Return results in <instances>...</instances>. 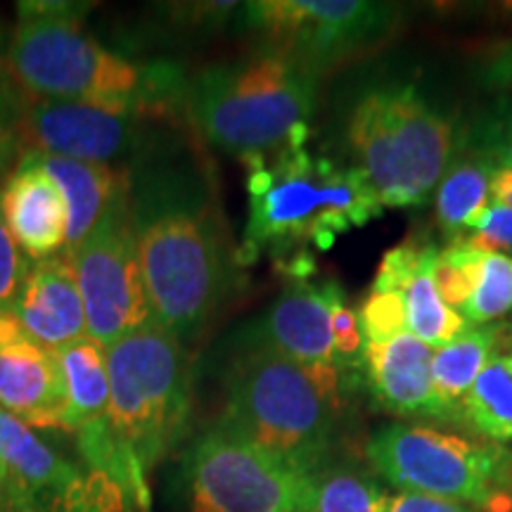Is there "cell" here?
<instances>
[{
    "label": "cell",
    "mask_w": 512,
    "mask_h": 512,
    "mask_svg": "<svg viewBox=\"0 0 512 512\" xmlns=\"http://www.w3.org/2000/svg\"><path fill=\"white\" fill-rule=\"evenodd\" d=\"M344 145L384 209L422 207L456 152V124L413 83L384 81L351 102Z\"/></svg>",
    "instance_id": "cell-7"
},
{
    "label": "cell",
    "mask_w": 512,
    "mask_h": 512,
    "mask_svg": "<svg viewBox=\"0 0 512 512\" xmlns=\"http://www.w3.org/2000/svg\"><path fill=\"white\" fill-rule=\"evenodd\" d=\"M306 477L221 422L197 434L178 465L188 512H299Z\"/></svg>",
    "instance_id": "cell-10"
},
{
    "label": "cell",
    "mask_w": 512,
    "mask_h": 512,
    "mask_svg": "<svg viewBox=\"0 0 512 512\" xmlns=\"http://www.w3.org/2000/svg\"><path fill=\"white\" fill-rule=\"evenodd\" d=\"M0 460L24 484L41 512H110L124 491L93 472L91 479L57 448L38 437L27 422L0 406Z\"/></svg>",
    "instance_id": "cell-13"
},
{
    "label": "cell",
    "mask_w": 512,
    "mask_h": 512,
    "mask_svg": "<svg viewBox=\"0 0 512 512\" xmlns=\"http://www.w3.org/2000/svg\"><path fill=\"white\" fill-rule=\"evenodd\" d=\"M8 46H10V36L5 34L3 27H0V93L15 86L8 74Z\"/></svg>",
    "instance_id": "cell-39"
},
{
    "label": "cell",
    "mask_w": 512,
    "mask_h": 512,
    "mask_svg": "<svg viewBox=\"0 0 512 512\" xmlns=\"http://www.w3.org/2000/svg\"><path fill=\"white\" fill-rule=\"evenodd\" d=\"M91 3H19L8 74L27 98L74 100L181 119L190 74L166 57H131L83 29Z\"/></svg>",
    "instance_id": "cell-2"
},
{
    "label": "cell",
    "mask_w": 512,
    "mask_h": 512,
    "mask_svg": "<svg viewBox=\"0 0 512 512\" xmlns=\"http://www.w3.org/2000/svg\"><path fill=\"white\" fill-rule=\"evenodd\" d=\"M126 171L152 316L190 349L219 316L235 278L216 176L181 121L159 128Z\"/></svg>",
    "instance_id": "cell-1"
},
{
    "label": "cell",
    "mask_w": 512,
    "mask_h": 512,
    "mask_svg": "<svg viewBox=\"0 0 512 512\" xmlns=\"http://www.w3.org/2000/svg\"><path fill=\"white\" fill-rule=\"evenodd\" d=\"M432 351L411 332L366 344L363 380L384 413L403 420L458 422V413L441 399L432 382Z\"/></svg>",
    "instance_id": "cell-15"
},
{
    "label": "cell",
    "mask_w": 512,
    "mask_h": 512,
    "mask_svg": "<svg viewBox=\"0 0 512 512\" xmlns=\"http://www.w3.org/2000/svg\"><path fill=\"white\" fill-rule=\"evenodd\" d=\"M332 342H335L337 366L363 370V351L366 337L358 325V313L347 304V294H339L332 306Z\"/></svg>",
    "instance_id": "cell-30"
},
{
    "label": "cell",
    "mask_w": 512,
    "mask_h": 512,
    "mask_svg": "<svg viewBox=\"0 0 512 512\" xmlns=\"http://www.w3.org/2000/svg\"><path fill=\"white\" fill-rule=\"evenodd\" d=\"M498 166L496 157L482 147L470 145L463 155L453 157L441 176L434 197L437 223L448 242H456L470 230L479 214L489 207V181Z\"/></svg>",
    "instance_id": "cell-22"
},
{
    "label": "cell",
    "mask_w": 512,
    "mask_h": 512,
    "mask_svg": "<svg viewBox=\"0 0 512 512\" xmlns=\"http://www.w3.org/2000/svg\"><path fill=\"white\" fill-rule=\"evenodd\" d=\"M323 76L290 55L254 48L190 74L183 117L204 143L242 159L306 145Z\"/></svg>",
    "instance_id": "cell-4"
},
{
    "label": "cell",
    "mask_w": 512,
    "mask_h": 512,
    "mask_svg": "<svg viewBox=\"0 0 512 512\" xmlns=\"http://www.w3.org/2000/svg\"><path fill=\"white\" fill-rule=\"evenodd\" d=\"M0 216L31 261L53 259L67 249V207L62 192L29 155L0 185Z\"/></svg>",
    "instance_id": "cell-17"
},
{
    "label": "cell",
    "mask_w": 512,
    "mask_h": 512,
    "mask_svg": "<svg viewBox=\"0 0 512 512\" xmlns=\"http://www.w3.org/2000/svg\"><path fill=\"white\" fill-rule=\"evenodd\" d=\"M169 121L178 119L93 102L22 95L17 133L22 152L128 169Z\"/></svg>",
    "instance_id": "cell-12"
},
{
    "label": "cell",
    "mask_w": 512,
    "mask_h": 512,
    "mask_svg": "<svg viewBox=\"0 0 512 512\" xmlns=\"http://www.w3.org/2000/svg\"><path fill=\"white\" fill-rule=\"evenodd\" d=\"M247 245L273 254L316 245L332 247L337 235L382 216V202L354 164L313 155L290 145L249 157Z\"/></svg>",
    "instance_id": "cell-6"
},
{
    "label": "cell",
    "mask_w": 512,
    "mask_h": 512,
    "mask_svg": "<svg viewBox=\"0 0 512 512\" xmlns=\"http://www.w3.org/2000/svg\"><path fill=\"white\" fill-rule=\"evenodd\" d=\"M380 512H479L470 505L448 501V498L415 494V491H399L387 494Z\"/></svg>",
    "instance_id": "cell-34"
},
{
    "label": "cell",
    "mask_w": 512,
    "mask_h": 512,
    "mask_svg": "<svg viewBox=\"0 0 512 512\" xmlns=\"http://www.w3.org/2000/svg\"><path fill=\"white\" fill-rule=\"evenodd\" d=\"M12 316L24 335L50 351L88 335L86 309L67 254L31 264Z\"/></svg>",
    "instance_id": "cell-18"
},
{
    "label": "cell",
    "mask_w": 512,
    "mask_h": 512,
    "mask_svg": "<svg viewBox=\"0 0 512 512\" xmlns=\"http://www.w3.org/2000/svg\"><path fill=\"white\" fill-rule=\"evenodd\" d=\"M477 147L491 152L498 164L512 166V102L501 107V112L482 126V138Z\"/></svg>",
    "instance_id": "cell-33"
},
{
    "label": "cell",
    "mask_w": 512,
    "mask_h": 512,
    "mask_svg": "<svg viewBox=\"0 0 512 512\" xmlns=\"http://www.w3.org/2000/svg\"><path fill=\"white\" fill-rule=\"evenodd\" d=\"M512 311V256L484 252L472 297L460 311L470 325H491Z\"/></svg>",
    "instance_id": "cell-26"
},
{
    "label": "cell",
    "mask_w": 512,
    "mask_h": 512,
    "mask_svg": "<svg viewBox=\"0 0 512 512\" xmlns=\"http://www.w3.org/2000/svg\"><path fill=\"white\" fill-rule=\"evenodd\" d=\"M67 256L86 309L88 335L102 347H112L121 337L155 325L140 268L128 190Z\"/></svg>",
    "instance_id": "cell-11"
},
{
    "label": "cell",
    "mask_w": 512,
    "mask_h": 512,
    "mask_svg": "<svg viewBox=\"0 0 512 512\" xmlns=\"http://www.w3.org/2000/svg\"><path fill=\"white\" fill-rule=\"evenodd\" d=\"M34 261L22 252L0 216V313H12Z\"/></svg>",
    "instance_id": "cell-29"
},
{
    "label": "cell",
    "mask_w": 512,
    "mask_h": 512,
    "mask_svg": "<svg viewBox=\"0 0 512 512\" xmlns=\"http://www.w3.org/2000/svg\"><path fill=\"white\" fill-rule=\"evenodd\" d=\"M0 406L31 430H64V384L55 354L34 339L0 347Z\"/></svg>",
    "instance_id": "cell-19"
},
{
    "label": "cell",
    "mask_w": 512,
    "mask_h": 512,
    "mask_svg": "<svg viewBox=\"0 0 512 512\" xmlns=\"http://www.w3.org/2000/svg\"><path fill=\"white\" fill-rule=\"evenodd\" d=\"M484 252L470 247L463 240L448 242L444 249H439L437 259L432 266V280L437 287L441 302L448 309L463 311L467 299L475 292L479 271H482Z\"/></svg>",
    "instance_id": "cell-27"
},
{
    "label": "cell",
    "mask_w": 512,
    "mask_h": 512,
    "mask_svg": "<svg viewBox=\"0 0 512 512\" xmlns=\"http://www.w3.org/2000/svg\"><path fill=\"white\" fill-rule=\"evenodd\" d=\"M479 83L489 91H510L512 88V38L501 43L484 57L479 67Z\"/></svg>",
    "instance_id": "cell-35"
},
{
    "label": "cell",
    "mask_w": 512,
    "mask_h": 512,
    "mask_svg": "<svg viewBox=\"0 0 512 512\" xmlns=\"http://www.w3.org/2000/svg\"><path fill=\"white\" fill-rule=\"evenodd\" d=\"M356 313L366 344L389 342V339H396L403 332H408L406 302H403L399 292L370 290Z\"/></svg>",
    "instance_id": "cell-28"
},
{
    "label": "cell",
    "mask_w": 512,
    "mask_h": 512,
    "mask_svg": "<svg viewBox=\"0 0 512 512\" xmlns=\"http://www.w3.org/2000/svg\"><path fill=\"white\" fill-rule=\"evenodd\" d=\"M41 166L53 183L60 188L64 207H67V249L79 247L93 228L105 219L114 202L128 190V171L117 166L76 162L38 152H24Z\"/></svg>",
    "instance_id": "cell-21"
},
{
    "label": "cell",
    "mask_w": 512,
    "mask_h": 512,
    "mask_svg": "<svg viewBox=\"0 0 512 512\" xmlns=\"http://www.w3.org/2000/svg\"><path fill=\"white\" fill-rule=\"evenodd\" d=\"M0 512H41L24 484L0 460Z\"/></svg>",
    "instance_id": "cell-36"
},
{
    "label": "cell",
    "mask_w": 512,
    "mask_h": 512,
    "mask_svg": "<svg viewBox=\"0 0 512 512\" xmlns=\"http://www.w3.org/2000/svg\"><path fill=\"white\" fill-rule=\"evenodd\" d=\"M233 27L256 48L290 55L323 76L380 46L399 27V8L373 0H252L238 5Z\"/></svg>",
    "instance_id": "cell-9"
},
{
    "label": "cell",
    "mask_w": 512,
    "mask_h": 512,
    "mask_svg": "<svg viewBox=\"0 0 512 512\" xmlns=\"http://www.w3.org/2000/svg\"><path fill=\"white\" fill-rule=\"evenodd\" d=\"M505 325H470L456 342L432 351V382L453 411L482 373L501 342ZM460 422V418H458Z\"/></svg>",
    "instance_id": "cell-24"
},
{
    "label": "cell",
    "mask_w": 512,
    "mask_h": 512,
    "mask_svg": "<svg viewBox=\"0 0 512 512\" xmlns=\"http://www.w3.org/2000/svg\"><path fill=\"white\" fill-rule=\"evenodd\" d=\"M439 249L432 242L408 238L382 256V264L370 290L399 292L406 302L408 332L439 349L456 342L470 323L458 311L441 302L432 280V266Z\"/></svg>",
    "instance_id": "cell-16"
},
{
    "label": "cell",
    "mask_w": 512,
    "mask_h": 512,
    "mask_svg": "<svg viewBox=\"0 0 512 512\" xmlns=\"http://www.w3.org/2000/svg\"><path fill=\"white\" fill-rule=\"evenodd\" d=\"M460 240L479 252L512 256V209L489 204Z\"/></svg>",
    "instance_id": "cell-31"
},
{
    "label": "cell",
    "mask_w": 512,
    "mask_h": 512,
    "mask_svg": "<svg viewBox=\"0 0 512 512\" xmlns=\"http://www.w3.org/2000/svg\"><path fill=\"white\" fill-rule=\"evenodd\" d=\"M107 368L110 430L126 496L147 508V477L183 444L190 430L195 396L190 349L155 323L107 347Z\"/></svg>",
    "instance_id": "cell-5"
},
{
    "label": "cell",
    "mask_w": 512,
    "mask_h": 512,
    "mask_svg": "<svg viewBox=\"0 0 512 512\" xmlns=\"http://www.w3.org/2000/svg\"><path fill=\"white\" fill-rule=\"evenodd\" d=\"M366 458L399 491L448 498L479 512H512V453L501 444L392 422L373 432Z\"/></svg>",
    "instance_id": "cell-8"
},
{
    "label": "cell",
    "mask_w": 512,
    "mask_h": 512,
    "mask_svg": "<svg viewBox=\"0 0 512 512\" xmlns=\"http://www.w3.org/2000/svg\"><path fill=\"white\" fill-rule=\"evenodd\" d=\"M489 202L494 207L512 209V166L498 164L489 181Z\"/></svg>",
    "instance_id": "cell-37"
},
{
    "label": "cell",
    "mask_w": 512,
    "mask_h": 512,
    "mask_svg": "<svg viewBox=\"0 0 512 512\" xmlns=\"http://www.w3.org/2000/svg\"><path fill=\"white\" fill-rule=\"evenodd\" d=\"M460 425L491 444L512 441V330L503 328L501 342L482 373L460 401Z\"/></svg>",
    "instance_id": "cell-23"
},
{
    "label": "cell",
    "mask_w": 512,
    "mask_h": 512,
    "mask_svg": "<svg viewBox=\"0 0 512 512\" xmlns=\"http://www.w3.org/2000/svg\"><path fill=\"white\" fill-rule=\"evenodd\" d=\"M387 491L370 475L342 465H323L306 477L299 512H380Z\"/></svg>",
    "instance_id": "cell-25"
},
{
    "label": "cell",
    "mask_w": 512,
    "mask_h": 512,
    "mask_svg": "<svg viewBox=\"0 0 512 512\" xmlns=\"http://www.w3.org/2000/svg\"><path fill=\"white\" fill-rule=\"evenodd\" d=\"M221 425L311 475L328 465L354 392V368L304 366L264 349H230Z\"/></svg>",
    "instance_id": "cell-3"
},
{
    "label": "cell",
    "mask_w": 512,
    "mask_h": 512,
    "mask_svg": "<svg viewBox=\"0 0 512 512\" xmlns=\"http://www.w3.org/2000/svg\"><path fill=\"white\" fill-rule=\"evenodd\" d=\"M24 330L19 328L17 318L12 316V313H0V347H5V344H12V342H19V339H24Z\"/></svg>",
    "instance_id": "cell-38"
},
{
    "label": "cell",
    "mask_w": 512,
    "mask_h": 512,
    "mask_svg": "<svg viewBox=\"0 0 512 512\" xmlns=\"http://www.w3.org/2000/svg\"><path fill=\"white\" fill-rule=\"evenodd\" d=\"M339 294L344 290L335 280L287 287L259 316L233 332L230 349H264L304 366H337L332 306Z\"/></svg>",
    "instance_id": "cell-14"
},
{
    "label": "cell",
    "mask_w": 512,
    "mask_h": 512,
    "mask_svg": "<svg viewBox=\"0 0 512 512\" xmlns=\"http://www.w3.org/2000/svg\"><path fill=\"white\" fill-rule=\"evenodd\" d=\"M19 100H22V95L15 86L0 93V185L15 171V166L24 155L17 133Z\"/></svg>",
    "instance_id": "cell-32"
},
{
    "label": "cell",
    "mask_w": 512,
    "mask_h": 512,
    "mask_svg": "<svg viewBox=\"0 0 512 512\" xmlns=\"http://www.w3.org/2000/svg\"><path fill=\"white\" fill-rule=\"evenodd\" d=\"M64 384V430L76 441H93L110 434V368L107 349L91 335L55 349Z\"/></svg>",
    "instance_id": "cell-20"
}]
</instances>
